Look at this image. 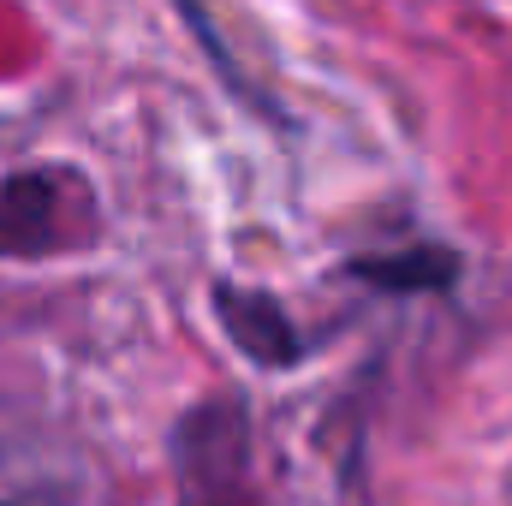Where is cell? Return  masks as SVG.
Returning <instances> with one entry per match:
<instances>
[{
  "label": "cell",
  "instance_id": "1",
  "mask_svg": "<svg viewBox=\"0 0 512 506\" xmlns=\"http://www.w3.org/2000/svg\"><path fill=\"white\" fill-rule=\"evenodd\" d=\"M167 471L179 506H268L256 411L245 393H203L167 429Z\"/></svg>",
  "mask_w": 512,
  "mask_h": 506
},
{
  "label": "cell",
  "instance_id": "2",
  "mask_svg": "<svg viewBox=\"0 0 512 506\" xmlns=\"http://www.w3.org/2000/svg\"><path fill=\"white\" fill-rule=\"evenodd\" d=\"M102 233L96 185L66 161L0 173V262H48L90 251Z\"/></svg>",
  "mask_w": 512,
  "mask_h": 506
},
{
  "label": "cell",
  "instance_id": "3",
  "mask_svg": "<svg viewBox=\"0 0 512 506\" xmlns=\"http://www.w3.org/2000/svg\"><path fill=\"white\" fill-rule=\"evenodd\" d=\"M209 316H215V328L227 334V346H233L251 370H268V376L310 364L316 346H322V334H310V328L286 310V298H274L268 286H251V280H227V274L209 280Z\"/></svg>",
  "mask_w": 512,
  "mask_h": 506
},
{
  "label": "cell",
  "instance_id": "4",
  "mask_svg": "<svg viewBox=\"0 0 512 506\" xmlns=\"http://www.w3.org/2000/svg\"><path fill=\"white\" fill-rule=\"evenodd\" d=\"M340 274L358 280L364 292H382V298H423V292H453L459 274H465V256L447 239H417V245H399V251L346 256Z\"/></svg>",
  "mask_w": 512,
  "mask_h": 506
},
{
  "label": "cell",
  "instance_id": "5",
  "mask_svg": "<svg viewBox=\"0 0 512 506\" xmlns=\"http://www.w3.org/2000/svg\"><path fill=\"white\" fill-rule=\"evenodd\" d=\"M173 12L185 18V30L197 36V48H203V60H209L215 72H221V84H227V90H233V96H239V102H245L251 114H262V120H280V114L268 108V96L245 84V72H239V60L227 54V42H221V30H215V12H209V0H173Z\"/></svg>",
  "mask_w": 512,
  "mask_h": 506
}]
</instances>
